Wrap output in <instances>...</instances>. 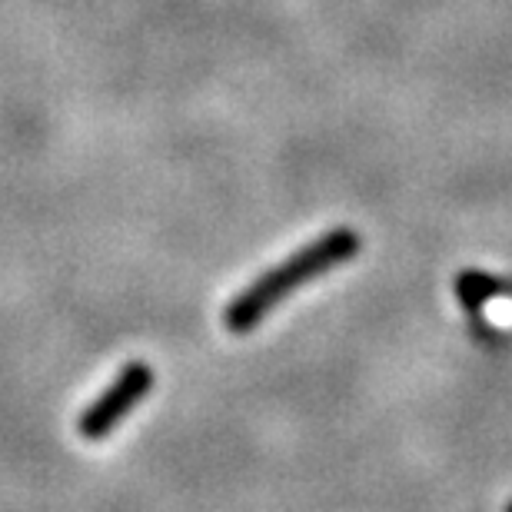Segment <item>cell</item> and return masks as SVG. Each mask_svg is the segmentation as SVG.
I'll use <instances>...</instances> for the list:
<instances>
[{
  "instance_id": "6da1fadb",
  "label": "cell",
  "mask_w": 512,
  "mask_h": 512,
  "mask_svg": "<svg viewBox=\"0 0 512 512\" xmlns=\"http://www.w3.org/2000/svg\"><path fill=\"white\" fill-rule=\"evenodd\" d=\"M356 253H360V233H353L346 227L323 233V237L306 243V247H300L293 256H286L280 266L256 276L247 290L227 306L223 323H227L230 333H250L266 313L276 310V306L286 300V296L296 293L306 283H313L316 276L330 273L336 266H343L346 260H353Z\"/></svg>"
},
{
  "instance_id": "7a4b0ae2",
  "label": "cell",
  "mask_w": 512,
  "mask_h": 512,
  "mask_svg": "<svg viewBox=\"0 0 512 512\" xmlns=\"http://www.w3.org/2000/svg\"><path fill=\"white\" fill-rule=\"evenodd\" d=\"M153 389V370L147 363H130L120 370V376L90 403L77 419V433L87 443H100L130 416V409L143 403Z\"/></svg>"
},
{
  "instance_id": "3957f363",
  "label": "cell",
  "mask_w": 512,
  "mask_h": 512,
  "mask_svg": "<svg viewBox=\"0 0 512 512\" xmlns=\"http://www.w3.org/2000/svg\"><path fill=\"white\" fill-rule=\"evenodd\" d=\"M456 293L463 296L469 306H483L489 296L496 293V283L486 280L483 273H466L463 280H456Z\"/></svg>"
},
{
  "instance_id": "277c9868",
  "label": "cell",
  "mask_w": 512,
  "mask_h": 512,
  "mask_svg": "<svg viewBox=\"0 0 512 512\" xmlns=\"http://www.w3.org/2000/svg\"><path fill=\"white\" fill-rule=\"evenodd\" d=\"M509 512H512V506H509Z\"/></svg>"
}]
</instances>
